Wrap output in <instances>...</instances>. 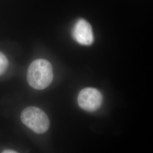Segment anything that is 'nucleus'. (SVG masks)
<instances>
[{"instance_id":"39448f33","label":"nucleus","mask_w":153,"mask_h":153,"mask_svg":"<svg viewBox=\"0 0 153 153\" xmlns=\"http://www.w3.org/2000/svg\"><path fill=\"white\" fill-rule=\"evenodd\" d=\"M9 65L7 59L5 55L0 52V76L5 72Z\"/></svg>"},{"instance_id":"f257e3e1","label":"nucleus","mask_w":153,"mask_h":153,"mask_svg":"<svg viewBox=\"0 0 153 153\" xmlns=\"http://www.w3.org/2000/svg\"><path fill=\"white\" fill-rule=\"evenodd\" d=\"M52 66L48 61L38 59L33 61L28 69V84L34 89L42 90L47 88L53 80Z\"/></svg>"},{"instance_id":"f03ea898","label":"nucleus","mask_w":153,"mask_h":153,"mask_svg":"<svg viewBox=\"0 0 153 153\" xmlns=\"http://www.w3.org/2000/svg\"><path fill=\"white\" fill-rule=\"evenodd\" d=\"M21 119L25 126L36 133H44L49 128L50 122L47 115L38 107H27L22 111Z\"/></svg>"},{"instance_id":"7ed1b4c3","label":"nucleus","mask_w":153,"mask_h":153,"mask_svg":"<svg viewBox=\"0 0 153 153\" xmlns=\"http://www.w3.org/2000/svg\"><path fill=\"white\" fill-rule=\"evenodd\" d=\"M103 103V96L94 88H85L82 90L78 97L79 106L86 111L93 112L99 109Z\"/></svg>"},{"instance_id":"20e7f679","label":"nucleus","mask_w":153,"mask_h":153,"mask_svg":"<svg viewBox=\"0 0 153 153\" xmlns=\"http://www.w3.org/2000/svg\"><path fill=\"white\" fill-rule=\"evenodd\" d=\"M72 36L79 44L90 45L94 42L93 29L88 22L83 19H80L74 25Z\"/></svg>"},{"instance_id":"423d86ee","label":"nucleus","mask_w":153,"mask_h":153,"mask_svg":"<svg viewBox=\"0 0 153 153\" xmlns=\"http://www.w3.org/2000/svg\"><path fill=\"white\" fill-rule=\"evenodd\" d=\"M3 153H16V151L14 150H4V152H2Z\"/></svg>"}]
</instances>
